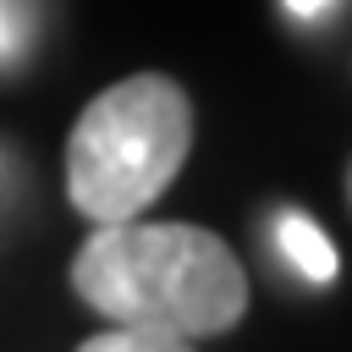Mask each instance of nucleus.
Here are the masks:
<instances>
[{
	"label": "nucleus",
	"instance_id": "1",
	"mask_svg": "<svg viewBox=\"0 0 352 352\" xmlns=\"http://www.w3.org/2000/svg\"><path fill=\"white\" fill-rule=\"evenodd\" d=\"M72 286L99 319L176 341L220 336L248 314V275L236 253L214 231L176 220L94 226L72 258Z\"/></svg>",
	"mask_w": 352,
	"mask_h": 352
},
{
	"label": "nucleus",
	"instance_id": "2",
	"mask_svg": "<svg viewBox=\"0 0 352 352\" xmlns=\"http://www.w3.org/2000/svg\"><path fill=\"white\" fill-rule=\"evenodd\" d=\"M192 148V99L176 77L138 72L94 94L66 138V192L94 226L138 220Z\"/></svg>",
	"mask_w": 352,
	"mask_h": 352
},
{
	"label": "nucleus",
	"instance_id": "3",
	"mask_svg": "<svg viewBox=\"0 0 352 352\" xmlns=\"http://www.w3.org/2000/svg\"><path fill=\"white\" fill-rule=\"evenodd\" d=\"M275 242H280V253H286L308 280H330V275H336V248H330V236H324L308 214H280V220H275Z\"/></svg>",
	"mask_w": 352,
	"mask_h": 352
},
{
	"label": "nucleus",
	"instance_id": "4",
	"mask_svg": "<svg viewBox=\"0 0 352 352\" xmlns=\"http://www.w3.org/2000/svg\"><path fill=\"white\" fill-rule=\"evenodd\" d=\"M77 352H192V341H176V336H154V330H99L88 336Z\"/></svg>",
	"mask_w": 352,
	"mask_h": 352
},
{
	"label": "nucleus",
	"instance_id": "5",
	"mask_svg": "<svg viewBox=\"0 0 352 352\" xmlns=\"http://www.w3.org/2000/svg\"><path fill=\"white\" fill-rule=\"evenodd\" d=\"M28 33H33V6L28 0H0V66H11L28 50Z\"/></svg>",
	"mask_w": 352,
	"mask_h": 352
},
{
	"label": "nucleus",
	"instance_id": "6",
	"mask_svg": "<svg viewBox=\"0 0 352 352\" xmlns=\"http://www.w3.org/2000/svg\"><path fill=\"white\" fill-rule=\"evenodd\" d=\"M286 6H292V16H319L330 0H286Z\"/></svg>",
	"mask_w": 352,
	"mask_h": 352
}]
</instances>
